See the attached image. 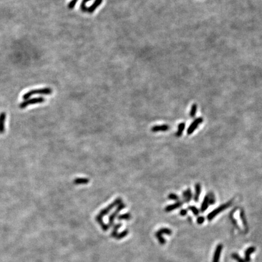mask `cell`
<instances>
[{
	"mask_svg": "<svg viewBox=\"0 0 262 262\" xmlns=\"http://www.w3.org/2000/svg\"><path fill=\"white\" fill-rule=\"evenodd\" d=\"M89 1H91V0H82L80 6V9L82 12L89 13V14H92L103 2V0H95L91 6L87 8L86 7V5Z\"/></svg>",
	"mask_w": 262,
	"mask_h": 262,
	"instance_id": "2",
	"label": "cell"
},
{
	"mask_svg": "<svg viewBox=\"0 0 262 262\" xmlns=\"http://www.w3.org/2000/svg\"><path fill=\"white\" fill-rule=\"evenodd\" d=\"M167 198H168V199H169V200H174V201H178V200H179V196H178L177 194H173V193H170V194H169L168 195V196H167Z\"/></svg>",
	"mask_w": 262,
	"mask_h": 262,
	"instance_id": "27",
	"label": "cell"
},
{
	"mask_svg": "<svg viewBox=\"0 0 262 262\" xmlns=\"http://www.w3.org/2000/svg\"><path fill=\"white\" fill-rule=\"evenodd\" d=\"M183 198L186 203H189L191 202L192 198V194L191 188H188L186 190L183 192Z\"/></svg>",
	"mask_w": 262,
	"mask_h": 262,
	"instance_id": "15",
	"label": "cell"
},
{
	"mask_svg": "<svg viewBox=\"0 0 262 262\" xmlns=\"http://www.w3.org/2000/svg\"><path fill=\"white\" fill-rule=\"evenodd\" d=\"M122 226L121 223H118L116 225H115V226L113 228V231L111 233V236L112 237L116 238L117 234H118V230L120 228V227Z\"/></svg>",
	"mask_w": 262,
	"mask_h": 262,
	"instance_id": "22",
	"label": "cell"
},
{
	"mask_svg": "<svg viewBox=\"0 0 262 262\" xmlns=\"http://www.w3.org/2000/svg\"><path fill=\"white\" fill-rule=\"evenodd\" d=\"M128 234V230H125L122 232H121L120 234H118L117 235V237H116V238L118 239V240L121 239V238H124L125 237H126Z\"/></svg>",
	"mask_w": 262,
	"mask_h": 262,
	"instance_id": "29",
	"label": "cell"
},
{
	"mask_svg": "<svg viewBox=\"0 0 262 262\" xmlns=\"http://www.w3.org/2000/svg\"><path fill=\"white\" fill-rule=\"evenodd\" d=\"M125 207H126V205L123 202L121 203L120 204H119L117 206V208L116 210L109 217V226H112L114 225V220H115V217H117V215H118V214L121 211H122Z\"/></svg>",
	"mask_w": 262,
	"mask_h": 262,
	"instance_id": "6",
	"label": "cell"
},
{
	"mask_svg": "<svg viewBox=\"0 0 262 262\" xmlns=\"http://www.w3.org/2000/svg\"><path fill=\"white\" fill-rule=\"evenodd\" d=\"M240 217L241 219V221L242 222V224L244 226V231L245 232H247L249 231V226H248V224H247V219L246 217V215L244 213V211L241 208L240 209Z\"/></svg>",
	"mask_w": 262,
	"mask_h": 262,
	"instance_id": "9",
	"label": "cell"
},
{
	"mask_svg": "<svg viewBox=\"0 0 262 262\" xmlns=\"http://www.w3.org/2000/svg\"><path fill=\"white\" fill-rule=\"evenodd\" d=\"M172 231L167 228H163L160 229H159L156 233L158 234H160L161 235H162L163 234H166L168 235H170L172 234Z\"/></svg>",
	"mask_w": 262,
	"mask_h": 262,
	"instance_id": "19",
	"label": "cell"
},
{
	"mask_svg": "<svg viewBox=\"0 0 262 262\" xmlns=\"http://www.w3.org/2000/svg\"><path fill=\"white\" fill-rule=\"evenodd\" d=\"M231 257L232 258H234L235 260H236L237 262H245L244 260L237 253H233L231 255Z\"/></svg>",
	"mask_w": 262,
	"mask_h": 262,
	"instance_id": "25",
	"label": "cell"
},
{
	"mask_svg": "<svg viewBox=\"0 0 262 262\" xmlns=\"http://www.w3.org/2000/svg\"><path fill=\"white\" fill-rule=\"evenodd\" d=\"M155 236H156L157 238L158 239V241H159V243H160V244L163 245V244H164L166 243V240L163 237L162 235H161L158 234L156 233L155 234Z\"/></svg>",
	"mask_w": 262,
	"mask_h": 262,
	"instance_id": "28",
	"label": "cell"
},
{
	"mask_svg": "<svg viewBox=\"0 0 262 262\" xmlns=\"http://www.w3.org/2000/svg\"><path fill=\"white\" fill-rule=\"evenodd\" d=\"M234 199H232V200L226 202V203H224V204L220 205L219 207L215 209H214L212 212H211L207 216L208 220V221L212 220L218 214H219L220 212H223V211L226 210L228 208H229L232 205V203L234 202Z\"/></svg>",
	"mask_w": 262,
	"mask_h": 262,
	"instance_id": "4",
	"label": "cell"
},
{
	"mask_svg": "<svg viewBox=\"0 0 262 262\" xmlns=\"http://www.w3.org/2000/svg\"><path fill=\"white\" fill-rule=\"evenodd\" d=\"M205 221V218L204 217H203V216H200L197 219V223L199 225L203 224Z\"/></svg>",
	"mask_w": 262,
	"mask_h": 262,
	"instance_id": "31",
	"label": "cell"
},
{
	"mask_svg": "<svg viewBox=\"0 0 262 262\" xmlns=\"http://www.w3.org/2000/svg\"><path fill=\"white\" fill-rule=\"evenodd\" d=\"M223 249V245L222 244H219L217 246L216 249L215 250L214 252V254L213 256V258H212V262H219L220 261V255H221V252Z\"/></svg>",
	"mask_w": 262,
	"mask_h": 262,
	"instance_id": "8",
	"label": "cell"
},
{
	"mask_svg": "<svg viewBox=\"0 0 262 262\" xmlns=\"http://www.w3.org/2000/svg\"><path fill=\"white\" fill-rule=\"evenodd\" d=\"M187 214H188V210L187 209H183L180 210V214L182 216H185V215H186Z\"/></svg>",
	"mask_w": 262,
	"mask_h": 262,
	"instance_id": "32",
	"label": "cell"
},
{
	"mask_svg": "<svg viewBox=\"0 0 262 262\" xmlns=\"http://www.w3.org/2000/svg\"><path fill=\"white\" fill-rule=\"evenodd\" d=\"M209 199V203L211 205H213L215 203V197L213 192H210L207 194Z\"/></svg>",
	"mask_w": 262,
	"mask_h": 262,
	"instance_id": "21",
	"label": "cell"
},
{
	"mask_svg": "<svg viewBox=\"0 0 262 262\" xmlns=\"http://www.w3.org/2000/svg\"><path fill=\"white\" fill-rule=\"evenodd\" d=\"M131 218V215L130 213H125L122 215H120L118 217V220H129Z\"/></svg>",
	"mask_w": 262,
	"mask_h": 262,
	"instance_id": "23",
	"label": "cell"
},
{
	"mask_svg": "<svg viewBox=\"0 0 262 262\" xmlns=\"http://www.w3.org/2000/svg\"><path fill=\"white\" fill-rule=\"evenodd\" d=\"M236 209H237V208H235L234 209V211H232L231 213H230V215H229V218H230V220H231V222H232V225H233V226L236 228V229H239L240 228H239V226L238 225V223H237V221L235 220V219L234 218V215H233V214H234V212L236 211Z\"/></svg>",
	"mask_w": 262,
	"mask_h": 262,
	"instance_id": "20",
	"label": "cell"
},
{
	"mask_svg": "<svg viewBox=\"0 0 262 262\" xmlns=\"http://www.w3.org/2000/svg\"><path fill=\"white\" fill-rule=\"evenodd\" d=\"M185 126H186V125L183 122L181 123H180L179 125V126H178V130H177V132L176 133V136L177 137H180L182 136V134L183 132V131H184V129L185 128Z\"/></svg>",
	"mask_w": 262,
	"mask_h": 262,
	"instance_id": "18",
	"label": "cell"
},
{
	"mask_svg": "<svg viewBox=\"0 0 262 262\" xmlns=\"http://www.w3.org/2000/svg\"><path fill=\"white\" fill-rule=\"evenodd\" d=\"M52 90L50 87H46V88H42V89H34L30 91L26 94H24L23 95V99L24 100L29 99L30 97H31L34 95H49L52 94Z\"/></svg>",
	"mask_w": 262,
	"mask_h": 262,
	"instance_id": "3",
	"label": "cell"
},
{
	"mask_svg": "<svg viewBox=\"0 0 262 262\" xmlns=\"http://www.w3.org/2000/svg\"><path fill=\"white\" fill-rule=\"evenodd\" d=\"M6 118V114L2 112L0 114V134H3L5 131V121Z\"/></svg>",
	"mask_w": 262,
	"mask_h": 262,
	"instance_id": "13",
	"label": "cell"
},
{
	"mask_svg": "<svg viewBox=\"0 0 262 262\" xmlns=\"http://www.w3.org/2000/svg\"><path fill=\"white\" fill-rule=\"evenodd\" d=\"M89 182V179L86 178H76L74 180L73 183L75 185H85Z\"/></svg>",
	"mask_w": 262,
	"mask_h": 262,
	"instance_id": "17",
	"label": "cell"
},
{
	"mask_svg": "<svg viewBox=\"0 0 262 262\" xmlns=\"http://www.w3.org/2000/svg\"><path fill=\"white\" fill-rule=\"evenodd\" d=\"M169 129V126L167 125H156L154 126L151 128V131L153 132H165Z\"/></svg>",
	"mask_w": 262,
	"mask_h": 262,
	"instance_id": "10",
	"label": "cell"
},
{
	"mask_svg": "<svg viewBox=\"0 0 262 262\" xmlns=\"http://www.w3.org/2000/svg\"><path fill=\"white\" fill-rule=\"evenodd\" d=\"M201 192H202V186L200 183H197L195 185V194L194 196V200L195 202H198L199 201Z\"/></svg>",
	"mask_w": 262,
	"mask_h": 262,
	"instance_id": "12",
	"label": "cell"
},
{
	"mask_svg": "<svg viewBox=\"0 0 262 262\" xmlns=\"http://www.w3.org/2000/svg\"><path fill=\"white\" fill-rule=\"evenodd\" d=\"M122 199L121 198H118L116 199L112 203H111L108 207L105 208V209H103V210H102L100 211V212L99 214V215L96 217V221L100 224V225L101 226L102 229L104 231H106L109 229V225L105 224L104 223V222L103 221V218L104 216L106 215L114 208H115V206H118L119 204H120L121 203H122Z\"/></svg>",
	"mask_w": 262,
	"mask_h": 262,
	"instance_id": "1",
	"label": "cell"
},
{
	"mask_svg": "<svg viewBox=\"0 0 262 262\" xmlns=\"http://www.w3.org/2000/svg\"><path fill=\"white\" fill-rule=\"evenodd\" d=\"M78 1V0H72V2H70L69 3V5H68V6H67L68 8H69V9H72L73 8H74V7H75V6L76 5V3H77Z\"/></svg>",
	"mask_w": 262,
	"mask_h": 262,
	"instance_id": "30",
	"label": "cell"
},
{
	"mask_svg": "<svg viewBox=\"0 0 262 262\" xmlns=\"http://www.w3.org/2000/svg\"><path fill=\"white\" fill-rule=\"evenodd\" d=\"M188 209L190 210V211H191L193 213V214L194 215L197 216V215H199V212H199V210L198 209V208L197 207L194 206H190L188 207Z\"/></svg>",
	"mask_w": 262,
	"mask_h": 262,
	"instance_id": "26",
	"label": "cell"
},
{
	"mask_svg": "<svg viewBox=\"0 0 262 262\" xmlns=\"http://www.w3.org/2000/svg\"><path fill=\"white\" fill-rule=\"evenodd\" d=\"M197 105L196 104L192 105V106L191 107V109L190 113H189L190 117L191 118H194L196 116V113H197Z\"/></svg>",
	"mask_w": 262,
	"mask_h": 262,
	"instance_id": "24",
	"label": "cell"
},
{
	"mask_svg": "<svg viewBox=\"0 0 262 262\" xmlns=\"http://www.w3.org/2000/svg\"><path fill=\"white\" fill-rule=\"evenodd\" d=\"M182 205H183V202H180V201H178L177 202L175 203L174 204H172V205H168V206H167L165 208L164 211H165L166 212H171V211H173V210L177 209V208L181 207Z\"/></svg>",
	"mask_w": 262,
	"mask_h": 262,
	"instance_id": "11",
	"label": "cell"
},
{
	"mask_svg": "<svg viewBox=\"0 0 262 262\" xmlns=\"http://www.w3.org/2000/svg\"><path fill=\"white\" fill-rule=\"evenodd\" d=\"M203 121V119L202 117H199L196 118L189 126L187 130V134L191 135L198 128V126Z\"/></svg>",
	"mask_w": 262,
	"mask_h": 262,
	"instance_id": "7",
	"label": "cell"
},
{
	"mask_svg": "<svg viewBox=\"0 0 262 262\" xmlns=\"http://www.w3.org/2000/svg\"><path fill=\"white\" fill-rule=\"evenodd\" d=\"M256 250L255 247L254 246H251L248 247L244 252V261L245 262H250L251 261V257L250 255L251 254L254 253Z\"/></svg>",
	"mask_w": 262,
	"mask_h": 262,
	"instance_id": "14",
	"label": "cell"
},
{
	"mask_svg": "<svg viewBox=\"0 0 262 262\" xmlns=\"http://www.w3.org/2000/svg\"><path fill=\"white\" fill-rule=\"evenodd\" d=\"M44 102H45V99L42 97L33 98V99H29L28 100H26L23 102L20 105V108L21 109H24V108H27L28 106L39 104V103H43Z\"/></svg>",
	"mask_w": 262,
	"mask_h": 262,
	"instance_id": "5",
	"label": "cell"
},
{
	"mask_svg": "<svg viewBox=\"0 0 262 262\" xmlns=\"http://www.w3.org/2000/svg\"><path fill=\"white\" fill-rule=\"evenodd\" d=\"M209 205V199H208V196L206 195V196L205 197V198H204V199H203V202H202V203L201 208H200V211H201L202 212H205V211L207 210V209H208Z\"/></svg>",
	"mask_w": 262,
	"mask_h": 262,
	"instance_id": "16",
	"label": "cell"
}]
</instances>
